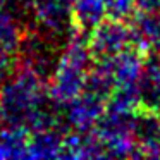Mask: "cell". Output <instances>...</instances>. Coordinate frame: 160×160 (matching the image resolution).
<instances>
[{"instance_id": "6da1fadb", "label": "cell", "mask_w": 160, "mask_h": 160, "mask_svg": "<svg viewBox=\"0 0 160 160\" xmlns=\"http://www.w3.org/2000/svg\"><path fill=\"white\" fill-rule=\"evenodd\" d=\"M50 100L48 91L43 90V79L29 67L16 69L0 83V108L9 126H24L28 115Z\"/></svg>"}, {"instance_id": "7a4b0ae2", "label": "cell", "mask_w": 160, "mask_h": 160, "mask_svg": "<svg viewBox=\"0 0 160 160\" xmlns=\"http://www.w3.org/2000/svg\"><path fill=\"white\" fill-rule=\"evenodd\" d=\"M131 45L129 26L122 19L105 18L97 28L88 33V47L93 59L115 55Z\"/></svg>"}, {"instance_id": "3957f363", "label": "cell", "mask_w": 160, "mask_h": 160, "mask_svg": "<svg viewBox=\"0 0 160 160\" xmlns=\"http://www.w3.org/2000/svg\"><path fill=\"white\" fill-rule=\"evenodd\" d=\"M107 108V102L81 91L71 102L64 103L62 122L69 131H90Z\"/></svg>"}, {"instance_id": "277c9868", "label": "cell", "mask_w": 160, "mask_h": 160, "mask_svg": "<svg viewBox=\"0 0 160 160\" xmlns=\"http://www.w3.org/2000/svg\"><path fill=\"white\" fill-rule=\"evenodd\" d=\"M143 52L136 47L129 45L122 52L115 55L105 57V59H97V66L102 67L108 76L112 78L115 86L121 84H134L141 74L143 67Z\"/></svg>"}, {"instance_id": "5b68a950", "label": "cell", "mask_w": 160, "mask_h": 160, "mask_svg": "<svg viewBox=\"0 0 160 160\" xmlns=\"http://www.w3.org/2000/svg\"><path fill=\"white\" fill-rule=\"evenodd\" d=\"M95 157H105V148L93 129L69 131L67 134H64L60 158H95Z\"/></svg>"}, {"instance_id": "8992f818", "label": "cell", "mask_w": 160, "mask_h": 160, "mask_svg": "<svg viewBox=\"0 0 160 160\" xmlns=\"http://www.w3.org/2000/svg\"><path fill=\"white\" fill-rule=\"evenodd\" d=\"M132 138L145 152V157H150L152 150L160 139V117L155 110L139 107L134 112L132 122Z\"/></svg>"}, {"instance_id": "52a82bcc", "label": "cell", "mask_w": 160, "mask_h": 160, "mask_svg": "<svg viewBox=\"0 0 160 160\" xmlns=\"http://www.w3.org/2000/svg\"><path fill=\"white\" fill-rule=\"evenodd\" d=\"M71 18L79 31L90 33L107 18V9L102 0H72Z\"/></svg>"}, {"instance_id": "ba28073f", "label": "cell", "mask_w": 160, "mask_h": 160, "mask_svg": "<svg viewBox=\"0 0 160 160\" xmlns=\"http://www.w3.org/2000/svg\"><path fill=\"white\" fill-rule=\"evenodd\" d=\"M64 134L59 129H45L29 134L28 158H60Z\"/></svg>"}, {"instance_id": "9c48e42d", "label": "cell", "mask_w": 160, "mask_h": 160, "mask_svg": "<svg viewBox=\"0 0 160 160\" xmlns=\"http://www.w3.org/2000/svg\"><path fill=\"white\" fill-rule=\"evenodd\" d=\"M29 134L24 126L0 128V158H28Z\"/></svg>"}, {"instance_id": "30bf717a", "label": "cell", "mask_w": 160, "mask_h": 160, "mask_svg": "<svg viewBox=\"0 0 160 160\" xmlns=\"http://www.w3.org/2000/svg\"><path fill=\"white\" fill-rule=\"evenodd\" d=\"M24 35V29L16 19V16L5 7H0V47L16 55L19 50V43Z\"/></svg>"}, {"instance_id": "8fae6325", "label": "cell", "mask_w": 160, "mask_h": 160, "mask_svg": "<svg viewBox=\"0 0 160 160\" xmlns=\"http://www.w3.org/2000/svg\"><path fill=\"white\" fill-rule=\"evenodd\" d=\"M141 107L138 84H121L115 86L110 98L107 100V108L115 112H134Z\"/></svg>"}, {"instance_id": "7c38bea8", "label": "cell", "mask_w": 160, "mask_h": 160, "mask_svg": "<svg viewBox=\"0 0 160 160\" xmlns=\"http://www.w3.org/2000/svg\"><path fill=\"white\" fill-rule=\"evenodd\" d=\"M107 9V16L114 19H129L134 12V0H102Z\"/></svg>"}, {"instance_id": "4fadbf2b", "label": "cell", "mask_w": 160, "mask_h": 160, "mask_svg": "<svg viewBox=\"0 0 160 160\" xmlns=\"http://www.w3.org/2000/svg\"><path fill=\"white\" fill-rule=\"evenodd\" d=\"M134 11L146 12V14H158L160 0H134Z\"/></svg>"}, {"instance_id": "5bb4252c", "label": "cell", "mask_w": 160, "mask_h": 160, "mask_svg": "<svg viewBox=\"0 0 160 160\" xmlns=\"http://www.w3.org/2000/svg\"><path fill=\"white\" fill-rule=\"evenodd\" d=\"M2 124H4V114H2V108H0V128H2Z\"/></svg>"}, {"instance_id": "9a60e30c", "label": "cell", "mask_w": 160, "mask_h": 160, "mask_svg": "<svg viewBox=\"0 0 160 160\" xmlns=\"http://www.w3.org/2000/svg\"><path fill=\"white\" fill-rule=\"evenodd\" d=\"M155 112H157V114H158V117H160V105H158V107H157V110H155Z\"/></svg>"}]
</instances>
